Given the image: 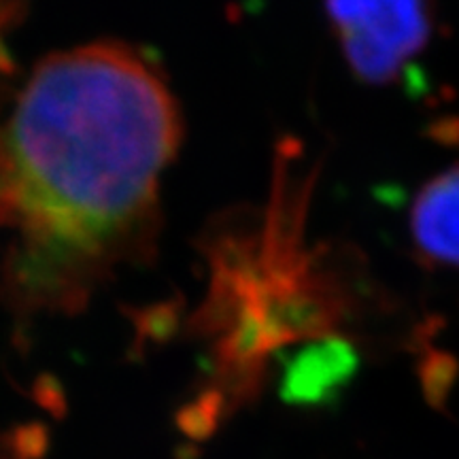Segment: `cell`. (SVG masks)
I'll return each instance as SVG.
<instances>
[{"mask_svg":"<svg viewBox=\"0 0 459 459\" xmlns=\"http://www.w3.org/2000/svg\"><path fill=\"white\" fill-rule=\"evenodd\" d=\"M181 139L162 74L122 43L51 56L0 128L3 296L17 313L82 308L152 251L158 179Z\"/></svg>","mask_w":459,"mask_h":459,"instance_id":"obj_1","label":"cell"},{"mask_svg":"<svg viewBox=\"0 0 459 459\" xmlns=\"http://www.w3.org/2000/svg\"><path fill=\"white\" fill-rule=\"evenodd\" d=\"M342 56L359 82L394 83L426 49L429 0H325Z\"/></svg>","mask_w":459,"mask_h":459,"instance_id":"obj_2","label":"cell"},{"mask_svg":"<svg viewBox=\"0 0 459 459\" xmlns=\"http://www.w3.org/2000/svg\"><path fill=\"white\" fill-rule=\"evenodd\" d=\"M358 368V355L351 344L330 338V341L304 349L287 364L281 381V398L291 406L328 404L341 394Z\"/></svg>","mask_w":459,"mask_h":459,"instance_id":"obj_3","label":"cell"},{"mask_svg":"<svg viewBox=\"0 0 459 459\" xmlns=\"http://www.w3.org/2000/svg\"><path fill=\"white\" fill-rule=\"evenodd\" d=\"M411 232L423 255L459 268V166L434 177L417 194Z\"/></svg>","mask_w":459,"mask_h":459,"instance_id":"obj_4","label":"cell"},{"mask_svg":"<svg viewBox=\"0 0 459 459\" xmlns=\"http://www.w3.org/2000/svg\"><path fill=\"white\" fill-rule=\"evenodd\" d=\"M228 412L226 400L215 389L203 392L196 400L189 402L179 415V428L189 438L204 440L220 428L221 417Z\"/></svg>","mask_w":459,"mask_h":459,"instance_id":"obj_5","label":"cell"},{"mask_svg":"<svg viewBox=\"0 0 459 459\" xmlns=\"http://www.w3.org/2000/svg\"><path fill=\"white\" fill-rule=\"evenodd\" d=\"M419 377L429 409L445 411L446 398L457 378V361L446 353H429L419 366Z\"/></svg>","mask_w":459,"mask_h":459,"instance_id":"obj_6","label":"cell"},{"mask_svg":"<svg viewBox=\"0 0 459 459\" xmlns=\"http://www.w3.org/2000/svg\"><path fill=\"white\" fill-rule=\"evenodd\" d=\"M48 446V434L41 426H22L0 432V459H37Z\"/></svg>","mask_w":459,"mask_h":459,"instance_id":"obj_7","label":"cell"}]
</instances>
